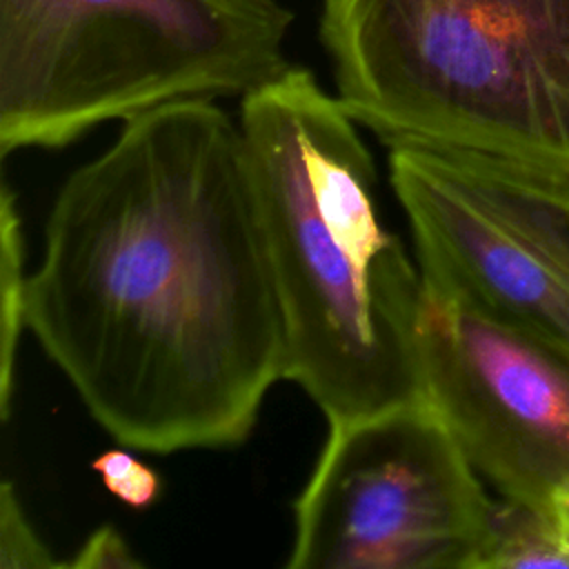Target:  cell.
I'll return each instance as SVG.
<instances>
[{
	"mask_svg": "<svg viewBox=\"0 0 569 569\" xmlns=\"http://www.w3.org/2000/svg\"><path fill=\"white\" fill-rule=\"evenodd\" d=\"M27 329L116 442H244L284 333L240 122L178 100L78 167L47 216Z\"/></svg>",
	"mask_w": 569,
	"mask_h": 569,
	"instance_id": "obj_1",
	"label": "cell"
},
{
	"mask_svg": "<svg viewBox=\"0 0 569 569\" xmlns=\"http://www.w3.org/2000/svg\"><path fill=\"white\" fill-rule=\"evenodd\" d=\"M240 129L282 313V378L329 425L425 400V280L380 220L358 120L289 67L242 96Z\"/></svg>",
	"mask_w": 569,
	"mask_h": 569,
	"instance_id": "obj_2",
	"label": "cell"
},
{
	"mask_svg": "<svg viewBox=\"0 0 569 569\" xmlns=\"http://www.w3.org/2000/svg\"><path fill=\"white\" fill-rule=\"evenodd\" d=\"M345 109L389 144L569 176V0H322Z\"/></svg>",
	"mask_w": 569,
	"mask_h": 569,
	"instance_id": "obj_3",
	"label": "cell"
},
{
	"mask_svg": "<svg viewBox=\"0 0 569 569\" xmlns=\"http://www.w3.org/2000/svg\"><path fill=\"white\" fill-rule=\"evenodd\" d=\"M291 22L280 0H0V153L244 96L291 67Z\"/></svg>",
	"mask_w": 569,
	"mask_h": 569,
	"instance_id": "obj_4",
	"label": "cell"
},
{
	"mask_svg": "<svg viewBox=\"0 0 569 569\" xmlns=\"http://www.w3.org/2000/svg\"><path fill=\"white\" fill-rule=\"evenodd\" d=\"M493 500L431 402L329 425L289 569H471Z\"/></svg>",
	"mask_w": 569,
	"mask_h": 569,
	"instance_id": "obj_5",
	"label": "cell"
},
{
	"mask_svg": "<svg viewBox=\"0 0 569 569\" xmlns=\"http://www.w3.org/2000/svg\"><path fill=\"white\" fill-rule=\"evenodd\" d=\"M389 180L429 284L569 356V176L469 149L389 144Z\"/></svg>",
	"mask_w": 569,
	"mask_h": 569,
	"instance_id": "obj_6",
	"label": "cell"
},
{
	"mask_svg": "<svg viewBox=\"0 0 569 569\" xmlns=\"http://www.w3.org/2000/svg\"><path fill=\"white\" fill-rule=\"evenodd\" d=\"M418 351L425 398L478 476L549 513L569 482V356L427 280Z\"/></svg>",
	"mask_w": 569,
	"mask_h": 569,
	"instance_id": "obj_7",
	"label": "cell"
},
{
	"mask_svg": "<svg viewBox=\"0 0 569 569\" xmlns=\"http://www.w3.org/2000/svg\"><path fill=\"white\" fill-rule=\"evenodd\" d=\"M569 569V549L551 516L522 502L493 500L471 569Z\"/></svg>",
	"mask_w": 569,
	"mask_h": 569,
	"instance_id": "obj_8",
	"label": "cell"
},
{
	"mask_svg": "<svg viewBox=\"0 0 569 569\" xmlns=\"http://www.w3.org/2000/svg\"><path fill=\"white\" fill-rule=\"evenodd\" d=\"M24 233L16 193L7 178L0 189V416L9 420L20 333L27 327Z\"/></svg>",
	"mask_w": 569,
	"mask_h": 569,
	"instance_id": "obj_9",
	"label": "cell"
},
{
	"mask_svg": "<svg viewBox=\"0 0 569 569\" xmlns=\"http://www.w3.org/2000/svg\"><path fill=\"white\" fill-rule=\"evenodd\" d=\"M0 567L2 569H53L64 567L36 533L22 509L11 480L0 487Z\"/></svg>",
	"mask_w": 569,
	"mask_h": 569,
	"instance_id": "obj_10",
	"label": "cell"
},
{
	"mask_svg": "<svg viewBox=\"0 0 569 569\" xmlns=\"http://www.w3.org/2000/svg\"><path fill=\"white\" fill-rule=\"evenodd\" d=\"M91 469L100 476L104 489L113 498L138 511L151 507L162 491L158 471L127 449H107L98 453L91 460Z\"/></svg>",
	"mask_w": 569,
	"mask_h": 569,
	"instance_id": "obj_11",
	"label": "cell"
},
{
	"mask_svg": "<svg viewBox=\"0 0 569 569\" xmlns=\"http://www.w3.org/2000/svg\"><path fill=\"white\" fill-rule=\"evenodd\" d=\"M67 569H138L142 560L133 556L129 542L113 525L93 529L73 558L64 560Z\"/></svg>",
	"mask_w": 569,
	"mask_h": 569,
	"instance_id": "obj_12",
	"label": "cell"
},
{
	"mask_svg": "<svg viewBox=\"0 0 569 569\" xmlns=\"http://www.w3.org/2000/svg\"><path fill=\"white\" fill-rule=\"evenodd\" d=\"M549 516L569 549V482L553 489L549 498Z\"/></svg>",
	"mask_w": 569,
	"mask_h": 569,
	"instance_id": "obj_13",
	"label": "cell"
}]
</instances>
